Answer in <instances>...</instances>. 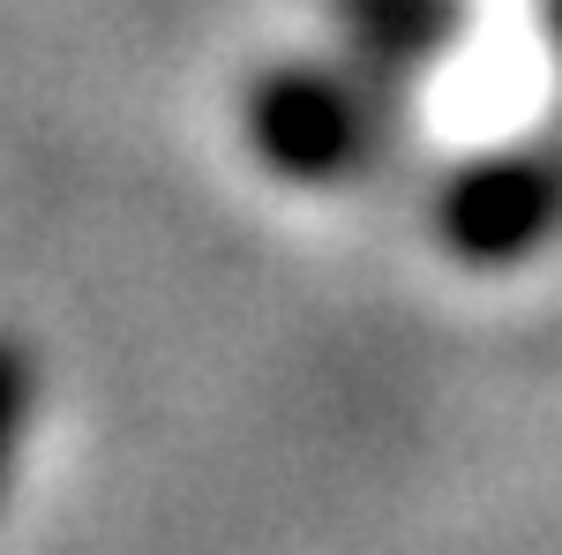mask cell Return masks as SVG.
Masks as SVG:
<instances>
[{
	"label": "cell",
	"mask_w": 562,
	"mask_h": 555,
	"mask_svg": "<svg viewBox=\"0 0 562 555\" xmlns=\"http://www.w3.org/2000/svg\"><path fill=\"white\" fill-rule=\"evenodd\" d=\"M248 143L285 180H330L360 158V106L315 68H278L248 90Z\"/></svg>",
	"instance_id": "obj_1"
},
{
	"label": "cell",
	"mask_w": 562,
	"mask_h": 555,
	"mask_svg": "<svg viewBox=\"0 0 562 555\" xmlns=\"http://www.w3.org/2000/svg\"><path fill=\"white\" fill-rule=\"evenodd\" d=\"M548 225V180L532 166H480L450 188L442 203V233L473 263H503Z\"/></svg>",
	"instance_id": "obj_2"
},
{
	"label": "cell",
	"mask_w": 562,
	"mask_h": 555,
	"mask_svg": "<svg viewBox=\"0 0 562 555\" xmlns=\"http://www.w3.org/2000/svg\"><path fill=\"white\" fill-rule=\"evenodd\" d=\"M31 398H38V360H31L23 338L0 331V488H8L15 443H23V421H31Z\"/></svg>",
	"instance_id": "obj_3"
}]
</instances>
